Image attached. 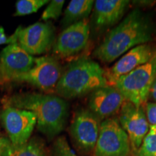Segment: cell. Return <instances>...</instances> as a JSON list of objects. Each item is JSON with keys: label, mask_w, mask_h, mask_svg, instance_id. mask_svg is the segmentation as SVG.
Instances as JSON below:
<instances>
[{"label": "cell", "mask_w": 156, "mask_h": 156, "mask_svg": "<svg viewBox=\"0 0 156 156\" xmlns=\"http://www.w3.org/2000/svg\"><path fill=\"white\" fill-rule=\"evenodd\" d=\"M156 78V51L145 64L127 75L114 80L112 86L119 90L126 101L142 107L147 103L154 80Z\"/></svg>", "instance_id": "277c9868"}, {"label": "cell", "mask_w": 156, "mask_h": 156, "mask_svg": "<svg viewBox=\"0 0 156 156\" xmlns=\"http://www.w3.org/2000/svg\"><path fill=\"white\" fill-rule=\"evenodd\" d=\"M35 57L27 53L17 42L9 44L0 54V85L15 82L34 67Z\"/></svg>", "instance_id": "9c48e42d"}, {"label": "cell", "mask_w": 156, "mask_h": 156, "mask_svg": "<svg viewBox=\"0 0 156 156\" xmlns=\"http://www.w3.org/2000/svg\"><path fill=\"white\" fill-rule=\"evenodd\" d=\"M0 120L13 146L26 143L37 124L34 113L8 106H4L0 112Z\"/></svg>", "instance_id": "8992f818"}, {"label": "cell", "mask_w": 156, "mask_h": 156, "mask_svg": "<svg viewBox=\"0 0 156 156\" xmlns=\"http://www.w3.org/2000/svg\"><path fill=\"white\" fill-rule=\"evenodd\" d=\"M9 140L3 137H0V156H5V148Z\"/></svg>", "instance_id": "cb8c5ba5"}, {"label": "cell", "mask_w": 156, "mask_h": 156, "mask_svg": "<svg viewBox=\"0 0 156 156\" xmlns=\"http://www.w3.org/2000/svg\"><path fill=\"white\" fill-rule=\"evenodd\" d=\"M93 156H133L129 139L119 120L108 118L101 122Z\"/></svg>", "instance_id": "5b68a950"}, {"label": "cell", "mask_w": 156, "mask_h": 156, "mask_svg": "<svg viewBox=\"0 0 156 156\" xmlns=\"http://www.w3.org/2000/svg\"><path fill=\"white\" fill-rule=\"evenodd\" d=\"M48 2H49L48 0H19L16 2V11L14 15L25 16L36 12Z\"/></svg>", "instance_id": "ac0fdd59"}, {"label": "cell", "mask_w": 156, "mask_h": 156, "mask_svg": "<svg viewBox=\"0 0 156 156\" xmlns=\"http://www.w3.org/2000/svg\"><path fill=\"white\" fill-rule=\"evenodd\" d=\"M126 100L112 85L101 87L90 94L88 108L99 119H108L119 112Z\"/></svg>", "instance_id": "4fadbf2b"}, {"label": "cell", "mask_w": 156, "mask_h": 156, "mask_svg": "<svg viewBox=\"0 0 156 156\" xmlns=\"http://www.w3.org/2000/svg\"><path fill=\"white\" fill-rule=\"evenodd\" d=\"M90 37V25L87 20L80 21L64 28L53 46L54 53L62 58L69 57L86 47Z\"/></svg>", "instance_id": "7c38bea8"}, {"label": "cell", "mask_w": 156, "mask_h": 156, "mask_svg": "<svg viewBox=\"0 0 156 156\" xmlns=\"http://www.w3.org/2000/svg\"><path fill=\"white\" fill-rule=\"evenodd\" d=\"M4 106L30 111L36 114L37 128L49 139L59 134L67 124L69 104L54 94L26 93L6 97Z\"/></svg>", "instance_id": "7a4b0ae2"}, {"label": "cell", "mask_w": 156, "mask_h": 156, "mask_svg": "<svg viewBox=\"0 0 156 156\" xmlns=\"http://www.w3.org/2000/svg\"><path fill=\"white\" fill-rule=\"evenodd\" d=\"M53 156H77L73 150L69 147L65 136L58 137L54 142L52 147Z\"/></svg>", "instance_id": "44dd1931"}, {"label": "cell", "mask_w": 156, "mask_h": 156, "mask_svg": "<svg viewBox=\"0 0 156 156\" xmlns=\"http://www.w3.org/2000/svg\"><path fill=\"white\" fill-rule=\"evenodd\" d=\"M129 2L127 0L95 1V24L98 28H106L116 24L126 12Z\"/></svg>", "instance_id": "9a60e30c"}, {"label": "cell", "mask_w": 156, "mask_h": 156, "mask_svg": "<svg viewBox=\"0 0 156 156\" xmlns=\"http://www.w3.org/2000/svg\"><path fill=\"white\" fill-rule=\"evenodd\" d=\"M119 122L129 139L132 152L136 155L145 136L150 129L142 107L126 101L119 111Z\"/></svg>", "instance_id": "30bf717a"}, {"label": "cell", "mask_w": 156, "mask_h": 156, "mask_svg": "<svg viewBox=\"0 0 156 156\" xmlns=\"http://www.w3.org/2000/svg\"><path fill=\"white\" fill-rule=\"evenodd\" d=\"M93 0H72L64 12L62 23L65 28L70 25L86 20L94 5Z\"/></svg>", "instance_id": "2e32d148"}, {"label": "cell", "mask_w": 156, "mask_h": 156, "mask_svg": "<svg viewBox=\"0 0 156 156\" xmlns=\"http://www.w3.org/2000/svg\"><path fill=\"white\" fill-rule=\"evenodd\" d=\"M145 107V114L150 126L156 128V103H147Z\"/></svg>", "instance_id": "7402d4cb"}, {"label": "cell", "mask_w": 156, "mask_h": 156, "mask_svg": "<svg viewBox=\"0 0 156 156\" xmlns=\"http://www.w3.org/2000/svg\"><path fill=\"white\" fill-rule=\"evenodd\" d=\"M14 43V39L12 37L7 38L5 34V30L2 27H0V45L5 44H12Z\"/></svg>", "instance_id": "603a6c76"}, {"label": "cell", "mask_w": 156, "mask_h": 156, "mask_svg": "<svg viewBox=\"0 0 156 156\" xmlns=\"http://www.w3.org/2000/svg\"><path fill=\"white\" fill-rule=\"evenodd\" d=\"M65 2L64 0H52L44 11L41 20L47 21L50 19L56 20L62 14V8Z\"/></svg>", "instance_id": "ffe728a7"}, {"label": "cell", "mask_w": 156, "mask_h": 156, "mask_svg": "<svg viewBox=\"0 0 156 156\" xmlns=\"http://www.w3.org/2000/svg\"><path fill=\"white\" fill-rule=\"evenodd\" d=\"M154 34L155 29L149 17L139 9H134L106 35L95 50L94 56L110 63L135 46L152 41Z\"/></svg>", "instance_id": "6da1fadb"}, {"label": "cell", "mask_w": 156, "mask_h": 156, "mask_svg": "<svg viewBox=\"0 0 156 156\" xmlns=\"http://www.w3.org/2000/svg\"><path fill=\"white\" fill-rule=\"evenodd\" d=\"M5 156H48V152L41 140L33 137L20 146L12 145L9 141L6 146Z\"/></svg>", "instance_id": "e0dca14e"}, {"label": "cell", "mask_w": 156, "mask_h": 156, "mask_svg": "<svg viewBox=\"0 0 156 156\" xmlns=\"http://www.w3.org/2000/svg\"><path fill=\"white\" fill-rule=\"evenodd\" d=\"M137 156H156V128L150 126L149 132L145 136Z\"/></svg>", "instance_id": "d6986e66"}, {"label": "cell", "mask_w": 156, "mask_h": 156, "mask_svg": "<svg viewBox=\"0 0 156 156\" xmlns=\"http://www.w3.org/2000/svg\"><path fill=\"white\" fill-rule=\"evenodd\" d=\"M150 95H151V97L155 101L156 103V78L155 80H154V83L151 87V92H150Z\"/></svg>", "instance_id": "d4e9b609"}, {"label": "cell", "mask_w": 156, "mask_h": 156, "mask_svg": "<svg viewBox=\"0 0 156 156\" xmlns=\"http://www.w3.org/2000/svg\"><path fill=\"white\" fill-rule=\"evenodd\" d=\"M17 42L30 55H39L54 44V30L49 23L38 22L15 32Z\"/></svg>", "instance_id": "8fae6325"}, {"label": "cell", "mask_w": 156, "mask_h": 156, "mask_svg": "<svg viewBox=\"0 0 156 156\" xmlns=\"http://www.w3.org/2000/svg\"><path fill=\"white\" fill-rule=\"evenodd\" d=\"M156 51V47L152 44H145L136 46L122 56L108 71H106L108 83L125 75H127L142 64H145L153 57Z\"/></svg>", "instance_id": "5bb4252c"}, {"label": "cell", "mask_w": 156, "mask_h": 156, "mask_svg": "<svg viewBox=\"0 0 156 156\" xmlns=\"http://www.w3.org/2000/svg\"><path fill=\"white\" fill-rule=\"evenodd\" d=\"M62 73L61 65L55 57L44 56L35 58L34 67L20 76L15 82L27 83L46 94H51L55 93Z\"/></svg>", "instance_id": "52a82bcc"}, {"label": "cell", "mask_w": 156, "mask_h": 156, "mask_svg": "<svg viewBox=\"0 0 156 156\" xmlns=\"http://www.w3.org/2000/svg\"><path fill=\"white\" fill-rule=\"evenodd\" d=\"M108 83L106 70L97 62L80 58L70 63L62 72L55 93L63 99L77 98L108 86Z\"/></svg>", "instance_id": "3957f363"}, {"label": "cell", "mask_w": 156, "mask_h": 156, "mask_svg": "<svg viewBox=\"0 0 156 156\" xmlns=\"http://www.w3.org/2000/svg\"><path fill=\"white\" fill-rule=\"evenodd\" d=\"M101 124L100 119L89 109H80L75 113L69 131L79 151L87 154L93 152L98 139Z\"/></svg>", "instance_id": "ba28073f"}]
</instances>
